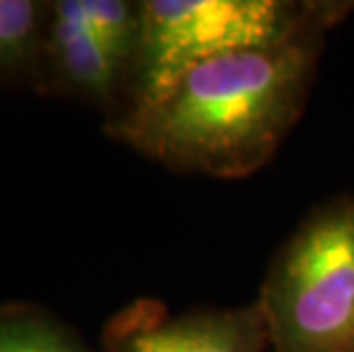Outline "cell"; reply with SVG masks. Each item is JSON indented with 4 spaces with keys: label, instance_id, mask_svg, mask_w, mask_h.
Masks as SVG:
<instances>
[{
    "label": "cell",
    "instance_id": "cell-1",
    "mask_svg": "<svg viewBox=\"0 0 354 352\" xmlns=\"http://www.w3.org/2000/svg\"><path fill=\"white\" fill-rule=\"evenodd\" d=\"M325 35L201 62L153 106L112 119L110 133L180 174L252 176L302 117Z\"/></svg>",
    "mask_w": 354,
    "mask_h": 352
},
{
    "label": "cell",
    "instance_id": "cell-6",
    "mask_svg": "<svg viewBox=\"0 0 354 352\" xmlns=\"http://www.w3.org/2000/svg\"><path fill=\"white\" fill-rule=\"evenodd\" d=\"M0 352H101L48 311L28 304L0 309Z\"/></svg>",
    "mask_w": 354,
    "mask_h": 352
},
{
    "label": "cell",
    "instance_id": "cell-2",
    "mask_svg": "<svg viewBox=\"0 0 354 352\" xmlns=\"http://www.w3.org/2000/svg\"><path fill=\"white\" fill-rule=\"evenodd\" d=\"M352 10L341 0H145L122 115L153 106L201 62L329 33Z\"/></svg>",
    "mask_w": 354,
    "mask_h": 352
},
{
    "label": "cell",
    "instance_id": "cell-7",
    "mask_svg": "<svg viewBox=\"0 0 354 352\" xmlns=\"http://www.w3.org/2000/svg\"><path fill=\"white\" fill-rule=\"evenodd\" d=\"M50 10L30 0H0V76L35 64L46 39Z\"/></svg>",
    "mask_w": 354,
    "mask_h": 352
},
{
    "label": "cell",
    "instance_id": "cell-5",
    "mask_svg": "<svg viewBox=\"0 0 354 352\" xmlns=\"http://www.w3.org/2000/svg\"><path fill=\"white\" fill-rule=\"evenodd\" d=\"M41 55H46L53 82L80 99L112 106L128 94L131 66L110 53L92 35L82 17L80 0L50 5Z\"/></svg>",
    "mask_w": 354,
    "mask_h": 352
},
{
    "label": "cell",
    "instance_id": "cell-3",
    "mask_svg": "<svg viewBox=\"0 0 354 352\" xmlns=\"http://www.w3.org/2000/svg\"><path fill=\"white\" fill-rule=\"evenodd\" d=\"M256 302L272 352H354V190L299 222L277 250Z\"/></svg>",
    "mask_w": 354,
    "mask_h": 352
},
{
    "label": "cell",
    "instance_id": "cell-4",
    "mask_svg": "<svg viewBox=\"0 0 354 352\" xmlns=\"http://www.w3.org/2000/svg\"><path fill=\"white\" fill-rule=\"evenodd\" d=\"M101 352H272V346L259 302L169 313L158 299L140 297L105 323Z\"/></svg>",
    "mask_w": 354,
    "mask_h": 352
}]
</instances>
